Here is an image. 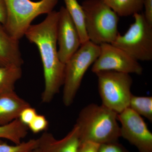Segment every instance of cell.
<instances>
[{
  "mask_svg": "<svg viewBox=\"0 0 152 152\" xmlns=\"http://www.w3.org/2000/svg\"><path fill=\"white\" fill-rule=\"evenodd\" d=\"M100 144L90 141L81 142L78 152H99Z\"/></svg>",
  "mask_w": 152,
  "mask_h": 152,
  "instance_id": "cell-23",
  "label": "cell"
},
{
  "mask_svg": "<svg viewBox=\"0 0 152 152\" xmlns=\"http://www.w3.org/2000/svg\"><path fill=\"white\" fill-rule=\"evenodd\" d=\"M99 152H128L122 145L118 141L100 145Z\"/></svg>",
  "mask_w": 152,
  "mask_h": 152,
  "instance_id": "cell-22",
  "label": "cell"
},
{
  "mask_svg": "<svg viewBox=\"0 0 152 152\" xmlns=\"http://www.w3.org/2000/svg\"><path fill=\"white\" fill-rule=\"evenodd\" d=\"M59 12L53 11L38 24L31 25L25 36L35 44L43 64L45 88L42 102L48 103L59 91L64 80L65 65L61 61L57 50V30Z\"/></svg>",
  "mask_w": 152,
  "mask_h": 152,
  "instance_id": "cell-1",
  "label": "cell"
},
{
  "mask_svg": "<svg viewBox=\"0 0 152 152\" xmlns=\"http://www.w3.org/2000/svg\"><path fill=\"white\" fill-rule=\"evenodd\" d=\"M118 119L121 124V137L139 152H152V134L141 116L129 107L118 114Z\"/></svg>",
  "mask_w": 152,
  "mask_h": 152,
  "instance_id": "cell-9",
  "label": "cell"
},
{
  "mask_svg": "<svg viewBox=\"0 0 152 152\" xmlns=\"http://www.w3.org/2000/svg\"><path fill=\"white\" fill-rule=\"evenodd\" d=\"M134 22L123 35L119 34L112 43L137 61L152 60V26L143 14L133 15Z\"/></svg>",
  "mask_w": 152,
  "mask_h": 152,
  "instance_id": "cell-7",
  "label": "cell"
},
{
  "mask_svg": "<svg viewBox=\"0 0 152 152\" xmlns=\"http://www.w3.org/2000/svg\"><path fill=\"white\" fill-rule=\"evenodd\" d=\"M65 8L77 29L82 44L89 41L85 26L84 12L77 0H64Z\"/></svg>",
  "mask_w": 152,
  "mask_h": 152,
  "instance_id": "cell-14",
  "label": "cell"
},
{
  "mask_svg": "<svg viewBox=\"0 0 152 152\" xmlns=\"http://www.w3.org/2000/svg\"><path fill=\"white\" fill-rule=\"evenodd\" d=\"M57 30L58 55L61 61L65 64L81 45L77 29L64 7L59 11Z\"/></svg>",
  "mask_w": 152,
  "mask_h": 152,
  "instance_id": "cell-10",
  "label": "cell"
},
{
  "mask_svg": "<svg viewBox=\"0 0 152 152\" xmlns=\"http://www.w3.org/2000/svg\"><path fill=\"white\" fill-rule=\"evenodd\" d=\"M39 146V140L31 139L15 145L0 142V152H33Z\"/></svg>",
  "mask_w": 152,
  "mask_h": 152,
  "instance_id": "cell-19",
  "label": "cell"
},
{
  "mask_svg": "<svg viewBox=\"0 0 152 152\" xmlns=\"http://www.w3.org/2000/svg\"><path fill=\"white\" fill-rule=\"evenodd\" d=\"M37 114L35 109L30 106L22 110L18 119L23 124L28 126Z\"/></svg>",
  "mask_w": 152,
  "mask_h": 152,
  "instance_id": "cell-21",
  "label": "cell"
},
{
  "mask_svg": "<svg viewBox=\"0 0 152 152\" xmlns=\"http://www.w3.org/2000/svg\"><path fill=\"white\" fill-rule=\"evenodd\" d=\"M30 106L15 91L0 94V126L18 119L22 110Z\"/></svg>",
  "mask_w": 152,
  "mask_h": 152,
  "instance_id": "cell-13",
  "label": "cell"
},
{
  "mask_svg": "<svg viewBox=\"0 0 152 152\" xmlns=\"http://www.w3.org/2000/svg\"><path fill=\"white\" fill-rule=\"evenodd\" d=\"M58 0H4L7 19L4 25L9 34L19 41L37 17L53 11Z\"/></svg>",
  "mask_w": 152,
  "mask_h": 152,
  "instance_id": "cell-4",
  "label": "cell"
},
{
  "mask_svg": "<svg viewBox=\"0 0 152 152\" xmlns=\"http://www.w3.org/2000/svg\"><path fill=\"white\" fill-rule=\"evenodd\" d=\"M27 126L19 119L14 120L7 124L0 126V142L1 139H5L13 142L15 144L21 142L28 134Z\"/></svg>",
  "mask_w": 152,
  "mask_h": 152,
  "instance_id": "cell-16",
  "label": "cell"
},
{
  "mask_svg": "<svg viewBox=\"0 0 152 152\" xmlns=\"http://www.w3.org/2000/svg\"><path fill=\"white\" fill-rule=\"evenodd\" d=\"M38 140V148L41 152H78L80 144L78 128L76 124L61 140H57L52 134L47 132Z\"/></svg>",
  "mask_w": 152,
  "mask_h": 152,
  "instance_id": "cell-11",
  "label": "cell"
},
{
  "mask_svg": "<svg viewBox=\"0 0 152 152\" xmlns=\"http://www.w3.org/2000/svg\"><path fill=\"white\" fill-rule=\"evenodd\" d=\"M129 108L152 122V96H139L132 94Z\"/></svg>",
  "mask_w": 152,
  "mask_h": 152,
  "instance_id": "cell-18",
  "label": "cell"
},
{
  "mask_svg": "<svg viewBox=\"0 0 152 152\" xmlns=\"http://www.w3.org/2000/svg\"><path fill=\"white\" fill-rule=\"evenodd\" d=\"M100 53L93 64L91 71L96 74L103 71L141 75L143 68L138 61L111 43L99 45Z\"/></svg>",
  "mask_w": 152,
  "mask_h": 152,
  "instance_id": "cell-8",
  "label": "cell"
},
{
  "mask_svg": "<svg viewBox=\"0 0 152 152\" xmlns=\"http://www.w3.org/2000/svg\"><path fill=\"white\" fill-rule=\"evenodd\" d=\"M103 105L119 114L129 107L132 94L133 80L130 74L113 71L96 73Z\"/></svg>",
  "mask_w": 152,
  "mask_h": 152,
  "instance_id": "cell-6",
  "label": "cell"
},
{
  "mask_svg": "<svg viewBox=\"0 0 152 152\" xmlns=\"http://www.w3.org/2000/svg\"><path fill=\"white\" fill-rule=\"evenodd\" d=\"M48 125V121L45 116L37 114L28 127L34 134H38L45 130Z\"/></svg>",
  "mask_w": 152,
  "mask_h": 152,
  "instance_id": "cell-20",
  "label": "cell"
},
{
  "mask_svg": "<svg viewBox=\"0 0 152 152\" xmlns=\"http://www.w3.org/2000/svg\"><path fill=\"white\" fill-rule=\"evenodd\" d=\"M100 51L99 45L88 41L65 64L63 102L66 107L73 102L85 73L97 58Z\"/></svg>",
  "mask_w": 152,
  "mask_h": 152,
  "instance_id": "cell-5",
  "label": "cell"
},
{
  "mask_svg": "<svg viewBox=\"0 0 152 152\" xmlns=\"http://www.w3.org/2000/svg\"><path fill=\"white\" fill-rule=\"evenodd\" d=\"M89 41L99 45L112 43L119 34V16L102 0H85L81 5Z\"/></svg>",
  "mask_w": 152,
  "mask_h": 152,
  "instance_id": "cell-3",
  "label": "cell"
},
{
  "mask_svg": "<svg viewBox=\"0 0 152 152\" xmlns=\"http://www.w3.org/2000/svg\"><path fill=\"white\" fill-rule=\"evenodd\" d=\"M22 75L21 67L0 66V94L15 91V85Z\"/></svg>",
  "mask_w": 152,
  "mask_h": 152,
  "instance_id": "cell-17",
  "label": "cell"
},
{
  "mask_svg": "<svg viewBox=\"0 0 152 152\" xmlns=\"http://www.w3.org/2000/svg\"><path fill=\"white\" fill-rule=\"evenodd\" d=\"M33 152H41L40 151V150L39 149V148H37Z\"/></svg>",
  "mask_w": 152,
  "mask_h": 152,
  "instance_id": "cell-26",
  "label": "cell"
},
{
  "mask_svg": "<svg viewBox=\"0 0 152 152\" xmlns=\"http://www.w3.org/2000/svg\"><path fill=\"white\" fill-rule=\"evenodd\" d=\"M119 17H128L140 13L144 0H102Z\"/></svg>",
  "mask_w": 152,
  "mask_h": 152,
  "instance_id": "cell-15",
  "label": "cell"
},
{
  "mask_svg": "<svg viewBox=\"0 0 152 152\" xmlns=\"http://www.w3.org/2000/svg\"><path fill=\"white\" fill-rule=\"evenodd\" d=\"M118 114L104 106L91 104L82 109L75 124L80 143L90 141L99 144L118 141L121 137Z\"/></svg>",
  "mask_w": 152,
  "mask_h": 152,
  "instance_id": "cell-2",
  "label": "cell"
},
{
  "mask_svg": "<svg viewBox=\"0 0 152 152\" xmlns=\"http://www.w3.org/2000/svg\"><path fill=\"white\" fill-rule=\"evenodd\" d=\"M143 7L145 10L143 14L145 18L152 26V0H144Z\"/></svg>",
  "mask_w": 152,
  "mask_h": 152,
  "instance_id": "cell-24",
  "label": "cell"
},
{
  "mask_svg": "<svg viewBox=\"0 0 152 152\" xmlns=\"http://www.w3.org/2000/svg\"><path fill=\"white\" fill-rule=\"evenodd\" d=\"M23 63L19 40L11 37L0 23V66L21 67Z\"/></svg>",
  "mask_w": 152,
  "mask_h": 152,
  "instance_id": "cell-12",
  "label": "cell"
},
{
  "mask_svg": "<svg viewBox=\"0 0 152 152\" xmlns=\"http://www.w3.org/2000/svg\"><path fill=\"white\" fill-rule=\"evenodd\" d=\"M7 19V9L4 0H0V23L5 25Z\"/></svg>",
  "mask_w": 152,
  "mask_h": 152,
  "instance_id": "cell-25",
  "label": "cell"
}]
</instances>
